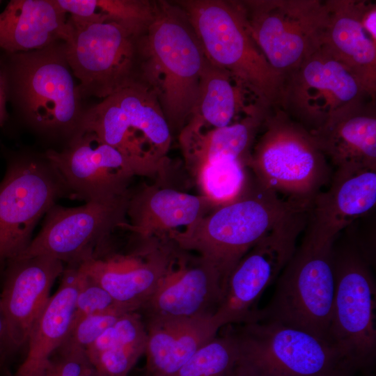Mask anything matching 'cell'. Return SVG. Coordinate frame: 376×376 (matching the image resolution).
I'll list each match as a JSON object with an SVG mask.
<instances>
[{
  "instance_id": "6",
  "label": "cell",
  "mask_w": 376,
  "mask_h": 376,
  "mask_svg": "<svg viewBox=\"0 0 376 376\" xmlns=\"http://www.w3.org/2000/svg\"><path fill=\"white\" fill-rule=\"evenodd\" d=\"M85 128L152 176L165 170L171 131L156 95L141 81L88 107Z\"/></svg>"
},
{
  "instance_id": "13",
  "label": "cell",
  "mask_w": 376,
  "mask_h": 376,
  "mask_svg": "<svg viewBox=\"0 0 376 376\" xmlns=\"http://www.w3.org/2000/svg\"><path fill=\"white\" fill-rule=\"evenodd\" d=\"M131 191L75 207L54 205L42 227L18 256H47L77 266L103 253L111 233L127 222Z\"/></svg>"
},
{
  "instance_id": "21",
  "label": "cell",
  "mask_w": 376,
  "mask_h": 376,
  "mask_svg": "<svg viewBox=\"0 0 376 376\" xmlns=\"http://www.w3.org/2000/svg\"><path fill=\"white\" fill-rule=\"evenodd\" d=\"M215 209L201 194L144 185L135 193L131 192L127 222L122 228L129 230L132 239L165 237L177 228H186Z\"/></svg>"
},
{
  "instance_id": "33",
  "label": "cell",
  "mask_w": 376,
  "mask_h": 376,
  "mask_svg": "<svg viewBox=\"0 0 376 376\" xmlns=\"http://www.w3.org/2000/svg\"><path fill=\"white\" fill-rule=\"evenodd\" d=\"M126 313L129 311L118 307L72 321L68 334L60 347L86 351L107 328Z\"/></svg>"
},
{
  "instance_id": "37",
  "label": "cell",
  "mask_w": 376,
  "mask_h": 376,
  "mask_svg": "<svg viewBox=\"0 0 376 376\" xmlns=\"http://www.w3.org/2000/svg\"><path fill=\"white\" fill-rule=\"evenodd\" d=\"M375 17V3L367 1L363 13L362 23L366 31L376 41Z\"/></svg>"
},
{
  "instance_id": "16",
  "label": "cell",
  "mask_w": 376,
  "mask_h": 376,
  "mask_svg": "<svg viewBox=\"0 0 376 376\" xmlns=\"http://www.w3.org/2000/svg\"><path fill=\"white\" fill-rule=\"evenodd\" d=\"M45 154L56 169L72 198L85 202L128 193L135 175L150 176L116 148L86 131L59 150Z\"/></svg>"
},
{
  "instance_id": "42",
  "label": "cell",
  "mask_w": 376,
  "mask_h": 376,
  "mask_svg": "<svg viewBox=\"0 0 376 376\" xmlns=\"http://www.w3.org/2000/svg\"><path fill=\"white\" fill-rule=\"evenodd\" d=\"M1 2V1H0Z\"/></svg>"
},
{
  "instance_id": "27",
  "label": "cell",
  "mask_w": 376,
  "mask_h": 376,
  "mask_svg": "<svg viewBox=\"0 0 376 376\" xmlns=\"http://www.w3.org/2000/svg\"><path fill=\"white\" fill-rule=\"evenodd\" d=\"M62 276L59 288L32 327L24 359L10 376H41L52 354L66 338L78 291L77 266L68 265Z\"/></svg>"
},
{
  "instance_id": "4",
  "label": "cell",
  "mask_w": 376,
  "mask_h": 376,
  "mask_svg": "<svg viewBox=\"0 0 376 376\" xmlns=\"http://www.w3.org/2000/svg\"><path fill=\"white\" fill-rule=\"evenodd\" d=\"M261 131L248 161L253 177L283 199L310 210L331 178L313 135L279 107L268 113Z\"/></svg>"
},
{
  "instance_id": "14",
  "label": "cell",
  "mask_w": 376,
  "mask_h": 376,
  "mask_svg": "<svg viewBox=\"0 0 376 376\" xmlns=\"http://www.w3.org/2000/svg\"><path fill=\"white\" fill-rule=\"evenodd\" d=\"M307 221V212L295 213L240 260L228 275L221 299L212 314L220 329L255 319L257 302L292 258Z\"/></svg>"
},
{
  "instance_id": "20",
  "label": "cell",
  "mask_w": 376,
  "mask_h": 376,
  "mask_svg": "<svg viewBox=\"0 0 376 376\" xmlns=\"http://www.w3.org/2000/svg\"><path fill=\"white\" fill-rule=\"evenodd\" d=\"M329 188L320 192L308 211L306 230L321 241H334L376 205V171L347 166L336 168Z\"/></svg>"
},
{
  "instance_id": "30",
  "label": "cell",
  "mask_w": 376,
  "mask_h": 376,
  "mask_svg": "<svg viewBox=\"0 0 376 376\" xmlns=\"http://www.w3.org/2000/svg\"><path fill=\"white\" fill-rule=\"evenodd\" d=\"M72 19L116 22L143 33L153 19L156 2L141 0H56Z\"/></svg>"
},
{
  "instance_id": "17",
  "label": "cell",
  "mask_w": 376,
  "mask_h": 376,
  "mask_svg": "<svg viewBox=\"0 0 376 376\" xmlns=\"http://www.w3.org/2000/svg\"><path fill=\"white\" fill-rule=\"evenodd\" d=\"M132 241V249L127 253L100 254L77 265L129 312L139 311L144 306L178 251L169 237Z\"/></svg>"
},
{
  "instance_id": "35",
  "label": "cell",
  "mask_w": 376,
  "mask_h": 376,
  "mask_svg": "<svg viewBox=\"0 0 376 376\" xmlns=\"http://www.w3.org/2000/svg\"><path fill=\"white\" fill-rule=\"evenodd\" d=\"M91 365L86 351L59 347L41 376H78Z\"/></svg>"
},
{
  "instance_id": "23",
  "label": "cell",
  "mask_w": 376,
  "mask_h": 376,
  "mask_svg": "<svg viewBox=\"0 0 376 376\" xmlns=\"http://www.w3.org/2000/svg\"><path fill=\"white\" fill-rule=\"evenodd\" d=\"M212 314L143 320L147 331L146 376L173 375L198 350L217 336L220 328Z\"/></svg>"
},
{
  "instance_id": "9",
  "label": "cell",
  "mask_w": 376,
  "mask_h": 376,
  "mask_svg": "<svg viewBox=\"0 0 376 376\" xmlns=\"http://www.w3.org/2000/svg\"><path fill=\"white\" fill-rule=\"evenodd\" d=\"M233 331L237 367L248 376H313L347 367L334 343L282 323L256 320ZM353 370V369H352Z\"/></svg>"
},
{
  "instance_id": "3",
  "label": "cell",
  "mask_w": 376,
  "mask_h": 376,
  "mask_svg": "<svg viewBox=\"0 0 376 376\" xmlns=\"http://www.w3.org/2000/svg\"><path fill=\"white\" fill-rule=\"evenodd\" d=\"M308 210L295 205L253 178L237 201L219 207L183 230L168 237L180 250L194 252L212 263L225 285L240 260L264 236L293 214Z\"/></svg>"
},
{
  "instance_id": "34",
  "label": "cell",
  "mask_w": 376,
  "mask_h": 376,
  "mask_svg": "<svg viewBox=\"0 0 376 376\" xmlns=\"http://www.w3.org/2000/svg\"><path fill=\"white\" fill-rule=\"evenodd\" d=\"M77 269L78 291L72 321L120 307L101 285L81 272L78 266Z\"/></svg>"
},
{
  "instance_id": "26",
  "label": "cell",
  "mask_w": 376,
  "mask_h": 376,
  "mask_svg": "<svg viewBox=\"0 0 376 376\" xmlns=\"http://www.w3.org/2000/svg\"><path fill=\"white\" fill-rule=\"evenodd\" d=\"M71 27L56 0H11L0 13V47L6 53L66 42Z\"/></svg>"
},
{
  "instance_id": "41",
  "label": "cell",
  "mask_w": 376,
  "mask_h": 376,
  "mask_svg": "<svg viewBox=\"0 0 376 376\" xmlns=\"http://www.w3.org/2000/svg\"><path fill=\"white\" fill-rule=\"evenodd\" d=\"M229 376H248L244 372H243L238 367H235L234 370Z\"/></svg>"
},
{
  "instance_id": "15",
  "label": "cell",
  "mask_w": 376,
  "mask_h": 376,
  "mask_svg": "<svg viewBox=\"0 0 376 376\" xmlns=\"http://www.w3.org/2000/svg\"><path fill=\"white\" fill-rule=\"evenodd\" d=\"M368 99L356 76L322 46L285 77L279 108L312 133Z\"/></svg>"
},
{
  "instance_id": "40",
  "label": "cell",
  "mask_w": 376,
  "mask_h": 376,
  "mask_svg": "<svg viewBox=\"0 0 376 376\" xmlns=\"http://www.w3.org/2000/svg\"><path fill=\"white\" fill-rule=\"evenodd\" d=\"M78 376H99V375L93 365H91L81 372Z\"/></svg>"
},
{
  "instance_id": "28",
  "label": "cell",
  "mask_w": 376,
  "mask_h": 376,
  "mask_svg": "<svg viewBox=\"0 0 376 376\" xmlns=\"http://www.w3.org/2000/svg\"><path fill=\"white\" fill-rule=\"evenodd\" d=\"M265 118L248 116L231 125L203 131L184 127L180 142L188 165L194 171L205 164L224 160L246 163Z\"/></svg>"
},
{
  "instance_id": "5",
  "label": "cell",
  "mask_w": 376,
  "mask_h": 376,
  "mask_svg": "<svg viewBox=\"0 0 376 376\" xmlns=\"http://www.w3.org/2000/svg\"><path fill=\"white\" fill-rule=\"evenodd\" d=\"M184 12L206 58L242 81L265 106L279 107L285 77L255 42L236 1L183 0Z\"/></svg>"
},
{
  "instance_id": "22",
  "label": "cell",
  "mask_w": 376,
  "mask_h": 376,
  "mask_svg": "<svg viewBox=\"0 0 376 376\" xmlns=\"http://www.w3.org/2000/svg\"><path fill=\"white\" fill-rule=\"evenodd\" d=\"M366 3L327 0L328 17L322 46L347 66L368 95L375 100L376 41L363 26Z\"/></svg>"
},
{
  "instance_id": "29",
  "label": "cell",
  "mask_w": 376,
  "mask_h": 376,
  "mask_svg": "<svg viewBox=\"0 0 376 376\" xmlns=\"http://www.w3.org/2000/svg\"><path fill=\"white\" fill-rule=\"evenodd\" d=\"M147 331L141 314L121 315L86 350L99 376H128L145 354Z\"/></svg>"
},
{
  "instance_id": "2",
  "label": "cell",
  "mask_w": 376,
  "mask_h": 376,
  "mask_svg": "<svg viewBox=\"0 0 376 376\" xmlns=\"http://www.w3.org/2000/svg\"><path fill=\"white\" fill-rule=\"evenodd\" d=\"M139 80L156 95L171 131L183 129L198 97L206 57L184 12L156 2L153 19L139 40Z\"/></svg>"
},
{
  "instance_id": "39",
  "label": "cell",
  "mask_w": 376,
  "mask_h": 376,
  "mask_svg": "<svg viewBox=\"0 0 376 376\" xmlns=\"http://www.w3.org/2000/svg\"><path fill=\"white\" fill-rule=\"evenodd\" d=\"M352 370H353L350 368L342 367L313 376H350Z\"/></svg>"
},
{
  "instance_id": "38",
  "label": "cell",
  "mask_w": 376,
  "mask_h": 376,
  "mask_svg": "<svg viewBox=\"0 0 376 376\" xmlns=\"http://www.w3.org/2000/svg\"><path fill=\"white\" fill-rule=\"evenodd\" d=\"M6 95L4 93L3 83L0 65V124L6 116Z\"/></svg>"
},
{
  "instance_id": "12",
  "label": "cell",
  "mask_w": 376,
  "mask_h": 376,
  "mask_svg": "<svg viewBox=\"0 0 376 376\" xmlns=\"http://www.w3.org/2000/svg\"><path fill=\"white\" fill-rule=\"evenodd\" d=\"M270 65L285 77L322 45L326 1H236Z\"/></svg>"
},
{
  "instance_id": "7",
  "label": "cell",
  "mask_w": 376,
  "mask_h": 376,
  "mask_svg": "<svg viewBox=\"0 0 376 376\" xmlns=\"http://www.w3.org/2000/svg\"><path fill=\"white\" fill-rule=\"evenodd\" d=\"M334 241H320L305 231L301 244L277 278L268 306L258 311L256 320L276 321L331 342Z\"/></svg>"
},
{
  "instance_id": "32",
  "label": "cell",
  "mask_w": 376,
  "mask_h": 376,
  "mask_svg": "<svg viewBox=\"0 0 376 376\" xmlns=\"http://www.w3.org/2000/svg\"><path fill=\"white\" fill-rule=\"evenodd\" d=\"M238 345L233 331L217 336L198 350L171 376H229L237 366Z\"/></svg>"
},
{
  "instance_id": "8",
  "label": "cell",
  "mask_w": 376,
  "mask_h": 376,
  "mask_svg": "<svg viewBox=\"0 0 376 376\" xmlns=\"http://www.w3.org/2000/svg\"><path fill=\"white\" fill-rule=\"evenodd\" d=\"M336 290L329 340L350 367L366 368L376 354L375 284L368 258L350 233L333 246Z\"/></svg>"
},
{
  "instance_id": "10",
  "label": "cell",
  "mask_w": 376,
  "mask_h": 376,
  "mask_svg": "<svg viewBox=\"0 0 376 376\" xmlns=\"http://www.w3.org/2000/svg\"><path fill=\"white\" fill-rule=\"evenodd\" d=\"M71 33L66 57L84 99H104L139 80V33L116 22L68 17Z\"/></svg>"
},
{
  "instance_id": "19",
  "label": "cell",
  "mask_w": 376,
  "mask_h": 376,
  "mask_svg": "<svg viewBox=\"0 0 376 376\" xmlns=\"http://www.w3.org/2000/svg\"><path fill=\"white\" fill-rule=\"evenodd\" d=\"M0 298L13 347L26 344L33 325L64 271L63 263L47 256L14 258L6 263Z\"/></svg>"
},
{
  "instance_id": "11",
  "label": "cell",
  "mask_w": 376,
  "mask_h": 376,
  "mask_svg": "<svg viewBox=\"0 0 376 376\" xmlns=\"http://www.w3.org/2000/svg\"><path fill=\"white\" fill-rule=\"evenodd\" d=\"M64 197L72 195L45 152L11 161L0 182V266L27 248L38 221Z\"/></svg>"
},
{
  "instance_id": "18",
  "label": "cell",
  "mask_w": 376,
  "mask_h": 376,
  "mask_svg": "<svg viewBox=\"0 0 376 376\" xmlns=\"http://www.w3.org/2000/svg\"><path fill=\"white\" fill-rule=\"evenodd\" d=\"M224 288L223 276L216 266L178 249L167 272L138 312L143 320L213 313Z\"/></svg>"
},
{
  "instance_id": "25",
  "label": "cell",
  "mask_w": 376,
  "mask_h": 376,
  "mask_svg": "<svg viewBox=\"0 0 376 376\" xmlns=\"http://www.w3.org/2000/svg\"><path fill=\"white\" fill-rule=\"evenodd\" d=\"M270 110L242 81L206 58L196 104L185 127H222L235 123L241 114L265 118Z\"/></svg>"
},
{
  "instance_id": "31",
  "label": "cell",
  "mask_w": 376,
  "mask_h": 376,
  "mask_svg": "<svg viewBox=\"0 0 376 376\" xmlns=\"http://www.w3.org/2000/svg\"><path fill=\"white\" fill-rule=\"evenodd\" d=\"M246 163L240 160H224L202 165L194 171L201 195L217 208L242 197L253 180L248 175Z\"/></svg>"
},
{
  "instance_id": "24",
  "label": "cell",
  "mask_w": 376,
  "mask_h": 376,
  "mask_svg": "<svg viewBox=\"0 0 376 376\" xmlns=\"http://www.w3.org/2000/svg\"><path fill=\"white\" fill-rule=\"evenodd\" d=\"M327 159L336 167L356 166L376 171L375 100L353 104L311 133Z\"/></svg>"
},
{
  "instance_id": "1",
  "label": "cell",
  "mask_w": 376,
  "mask_h": 376,
  "mask_svg": "<svg viewBox=\"0 0 376 376\" xmlns=\"http://www.w3.org/2000/svg\"><path fill=\"white\" fill-rule=\"evenodd\" d=\"M7 54L1 70L6 99L32 134L59 150L86 132L88 107L68 62L65 42Z\"/></svg>"
},
{
  "instance_id": "36",
  "label": "cell",
  "mask_w": 376,
  "mask_h": 376,
  "mask_svg": "<svg viewBox=\"0 0 376 376\" xmlns=\"http://www.w3.org/2000/svg\"><path fill=\"white\" fill-rule=\"evenodd\" d=\"M14 351L0 298V371Z\"/></svg>"
}]
</instances>
